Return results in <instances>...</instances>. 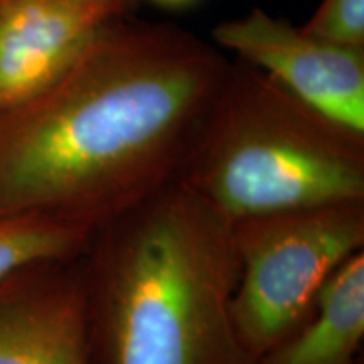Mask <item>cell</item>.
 Wrapping results in <instances>:
<instances>
[{
  "mask_svg": "<svg viewBox=\"0 0 364 364\" xmlns=\"http://www.w3.org/2000/svg\"><path fill=\"white\" fill-rule=\"evenodd\" d=\"M230 59L167 22L124 19L0 113V218L95 230L179 179Z\"/></svg>",
  "mask_w": 364,
  "mask_h": 364,
  "instance_id": "cell-1",
  "label": "cell"
},
{
  "mask_svg": "<svg viewBox=\"0 0 364 364\" xmlns=\"http://www.w3.org/2000/svg\"><path fill=\"white\" fill-rule=\"evenodd\" d=\"M83 268L97 364H255L231 223L181 181L95 228Z\"/></svg>",
  "mask_w": 364,
  "mask_h": 364,
  "instance_id": "cell-2",
  "label": "cell"
},
{
  "mask_svg": "<svg viewBox=\"0 0 364 364\" xmlns=\"http://www.w3.org/2000/svg\"><path fill=\"white\" fill-rule=\"evenodd\" d=\"M177 181L230 223L364 203V134L230 59Z\"/></svg>",
  "mask_w": 364,
  "mask_h": 364,
  "instance_id": "cell-3",
  "label": "cell"
},
{
  "mask_svg": "<svg viewBox=\"0 0 364 364\" xmlns=\"http://www.w3.org/2000/svg\"><path fill=\"white\" fill-rule=\"evenodd\" d=\"M238 284L236 334L253 363L312 312L346 260L364 252V203L295 209L231 223Z\"/></svg>",
  "mask_w": 364,
  "mask_h": 364,
  "instance_id": "cell-4",
  "label": "cell"
},
{
  "mask_svg": "<svg viewBox=\"0 0 364 364\" xmlns=\"http://www.w3.org/2000/svg\"><path fill=\"white\" fill-rule=\"evenodd\" d=\"M213 44L267 73L338 124L364 134V48L322 39L262 9L220 22Z\"/></svg>",
  "mask_w": 364,
  "mask_h": 364,
  "instance_id": "cell-5",
  "label": "cell"
},
{
  "mask_svg": "<svg viewBox=\"0 0 364 364\" xmlns=\"http://www.w3.org/2000/svg\"><path fill=\"white\" fill-rule=\"evenodd\" d=\"M83 253L27 263L0 279V364H97Z\"/></svg>",
  "mask_w": 364,
  "mask_h": 364,
  "instance_id": "cell-6",
  "label": "cell"
},
{
  "mask_svg": "<svg viewBox=\"0 0 364 364\" xmlns=\"http://www.w3.org/2000/svg\"><path fill=\"white\" fill-rule=\"evenodd\" d=\"M139 0H0V113L53 85Z\"/></svg>",
  "mask_w": 364,
  "mask_h": 364,
  "instance_id": "cell-7",
  "label": "cell"
},
{
  "mask_svg": "<svg viewBox=\"0 0 364 364\" xmlns=\"http://www.w3.org/2000/svg\"><path fill=\"white\" fill-rule=\"evenodd\" d=\"M363 341L364 252H359L329 277L306 321L255 364H358Z\"/></svg>",
  "mask_w": 364,
  "mask_h": 364,
  "instance_id": "cell-8",
  "label": "cell"
},
{
  "mask_svg": "<svg viewBox=\"0 0 364 364\" xmlns=\"http://www.w3.org/2000/svg\"><path fill=\"white\" fill-rule=\"evenodd\" d=\"M93 230L44 216L0 218V279L27 263L78 257Z\"/></svg>",
  "mask_w": 364,
  "mask_h": 364,
  "instance_id": "cell-9",
  "label": "cell"
},
{
  "mask_svg": "<svg viewBox=\"0 0 364 364\" xmlns=\"http://www.w3.org/2000/svg\"><path fill=\"white\" fill-rule=\"evenodd\" d=\"M302 27L332 43L364 48V0H322Z\"/></svg>",
  "mask_w": 364,
  "mask_h": 364,
  "instance_id": "cell-10",
  "label": "cell"
},
{
  "mask_svg": "<svg viewBox=\"0 0 364 364\" xmlns=\"http://www.w3.org/2000/svg\"><path fill=\"white\" fill-rule=\"evenodd\" d=\"M152 2H156L159 6L164 7H186L194 4L196 0H152Z\"/></svg>",
  "mask_w": 364,
  "mask_h": 364,
  "instance_id": "cell-11",
  "label": "cell"
}]
</instances>
